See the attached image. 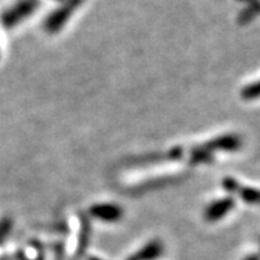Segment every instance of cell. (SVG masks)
Masks as SVG:
<instances>
[{
    "instance_id": "cell-1",
    "label": "cell",
    "mask_w": 260,
    "mask_h": 260,
    "mask_svg": "<svg viewBox=\"0 0 260 260\" xmlns=\"http://www.w3.org/2000/svg\"><path fill=\"white\" fill-rule=\"evenodd\" d=\"M242 138L237 135H224L217 139L211 140L210 143H207L204 148L207 152L211 153V150H229V152H234L242 148Z\"/></svg>"
},
{
    "instance_id": "cell-2",
    "label": "cell",
    "mask_w": 260,
    "mask_h": 260,
    "mask_svg": "<svg viewBox=\"0 0 260 260\" xmlns=\"http://www.w3.org/2000/svg\"><path fill=\"white\" fill-rule=\"evenodd\" d=\"M233 208H234V200H233L232 197H225V198H221V200L213 203L207 208L205 218L208 221H217V220L225 217L227 214L232 211Z\"/></svg>"
},
{
    "instance_id": "cell-3",
    "label": "cell",
    "mask_w": 260,
    "mask_h": 260,
    "mask_svg": "<svg viewBox=\"0 0 260 260\" xmlns=\"http://www.w3.org/2000/svg\"><path fill=\"white\" fill-rule=\"evenodd\" d=\"M246 204L250 205H260V189L256 188H249V186H242L239 184L236 192Z\"/></svg>"
},
{
    "instance_id": "cell-4",
    "label": "cell",
    "mask_w": 260,
    "mask_h": 260,
    "mask_svg": "<svg viewBox=\"0 0 260 260\" xmlns=\"http://www.w3.org/2000/svg\"><path fill=\"white\" fill-rule=\"evenodd\" d=\"M242 97L244 100H256L260 97V81L246 85L242 90Z\"/></svg>"
},
{
    "instance_id": "cell-5",
    "label": "cell",
    "mask_w": 260,
    "mask_h": 260,
    "mask_svg": "<svg viewBox=\"0 0 260 260\" xmlns=\"http://www.w3.org/2000/svg\"><path fill=\"white\" fill-rule=\"evenodd\" d=\"M243 260H260V257L257 254H250V256H247V257H244Z\"/></svg>"
}]
</instances>
